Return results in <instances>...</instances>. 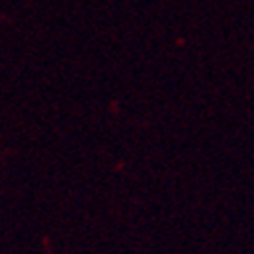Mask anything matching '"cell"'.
<instances>
[{
    "mask_svg": "<svg viewBox=\"0 0 254 254\" xmlns=\"http://www.w3.org/2000/svg\"><path fill=\"white\" fill-rule=\"evenodd\" d=\"M41 242H43V246H45V248H47V252L51 254V246H49V238H47V236H43V240H41Z\"/></svg>",
    "mask_w": 254,
    "mask_h": 254,
    "instance_id": "cell-1",
    "label": "cell"
}]
</instances>
